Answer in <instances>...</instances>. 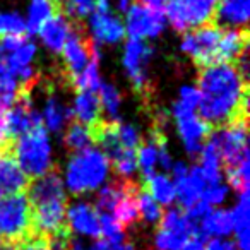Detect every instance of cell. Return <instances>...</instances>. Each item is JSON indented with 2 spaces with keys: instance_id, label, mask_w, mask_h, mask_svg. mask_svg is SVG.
Wrapping results in <instances>:
<instances>
[{
  "instance_id": "cell-10",
  "label": "cell",
  "mask_w": 250,
  "mask_h": 250,
  "mask_svg": "<svg viewBox=\"0 0 250 250\" xmlns=\"http://www.w3.org/2000/svg\"><path fill=\"white\" fill-rule=\"evenodd\" d=\"M195 110L185 106L184 103L177 101L173 104V115L178 125V132H180L182 139H184L185 149L192 158H199L202 151V146L206 144V141L209 139V136L212 134L211 127L202 120L201 117L194 113Z\"/></svg>"
},
{
  "instance_id": "cell-8",
  "label": "cell",
  "mask_w": 250,
  "mask_h": 250,
  "mask_svg": "<svg viewBox=\"0 0 250 250\" xmlns=\"http://www.w3.org/2000/svg\"><path fill=\"white\" fill-rule=\"evenodd\" d=\"M219 0H168L165 18L177 31H190L212 21V14Z\"/></svg>"
},
{
  "instance_id": "cell-20",
  "label": "cell",
  "mask_w": 250,
  "mask_h": 250,
  "mask_svg": "<svg viewBox=\"0 0 250 250\" xmlns=\"http://www.w3.org/2000/svg\"><path fill=\"white\" fill-rule=\"evenodd\" d=\"M231 229H233L231 212L229 211H211L204 219H202L195 238H201L206 242L209 236L228 235Z\"/></svg>"
},
{
  "instance_id": "cell-30",
  "label": "cell",
  "mask_w": 250,
  "mask_h": 250,
  "mask_svg": "<svg viewBox=\"0 0 250 250\" xmlns=\"http://www.w3.org/2000/svg\"><path fill=\"white\" fill-rule=\"evenodd\" d=\"M19 250H53L52 242H50L48 235H43V233H36L29 240H26Z\"/></svg>"
},
{
  "instance_id": "cell-1",
  "label": "cell",
  "mask_w": 250,
  "mask_h": 250,
  "mask_svg": "<svg viewBox=\"0 0 250 250\" xmlns=\"http://www.w3.org/2000/svg\"><path fill=\"white\" fill-rule=\"evenodd\" d=\"M247 55L238 63H214L199 70V110L212 132L247 122L249 77Z\"/></svg>"
},
{
  "instance_id": "cell-21",
  "label": "cell",
  "mask_w": 250,
  "mask_h": 250,
  "mask_svg": "<svg viewBox=\"0 0 250 250\" xmlns=\"http://www.w3.org/2000/svg\"><path fill=\"white\" fill-rule=\"evenodd\" d=\"M231 212L233 229L236 233V249L249 250V190L240 194V201Z\"/></svg>"
},
{
  "instance_id": "cell-13",
  "label": "cell",
  "mask_w": 250,
  "mask_h": 250,
  "mask_svg": "<svg viewBox=\"0 0 250 250\" xmlns=\"http://www.w3.org/2000/svg\"><path fill=\"white\" fill-rule=\"evenodd\" d=\"M250 0H219L212 14V24L223 29H247Z\"/></svg>"
},
{
  "instance_id": "cell-5",
  "label": "cell",
  "mask_w": 250,
  "mask_h": 250,
  "mask_svg": "<svg viewBox=\"0 0 250 250\" xmlns=\"http://www.w3.org/2000/svg\"><path fill=\"white\" fill-rule=\"evenodd\" d=\"M62 70L59 79L62 84L72 87V83L93 60H98V50L79 21H72L70 33L62 46Z\"/></svg>"
},
{
  "instance_id": "cell-12",
  "label": "cell",
  "mask_w": 250,
  "mask_h": 250,
  "mask_svg": "<svg viewBox=\"0 0 250 250\" xmlns=\"http://www.w3.org/2000/svg\"><path fill=\"white\" fill-rule=\"evenodd\" d=\"M192 236L185 214L178 209L163 212L158 223L156 249L158 250H182Z\"/></svg>"
},
{
  "instance_id": "cell-34",
  "label": "cell",
  "mask_w": 250,
  "mask_h": 250,
  "mask_svg": "<svg viewBox=\"0 0 250 250\" xmlns=\"http://www.w3.org/2000/svg\"><path fill=\"white\" fill-rule=\"evenodd\" d=\"M130 2L129 0H120V4H118V9H120L122 12H127V9H129Z\"/></svg>"
},
{
  "instance_id": "cell-33",
  "label": "cell",
  "mask_w": 250,
  "mask_h": 250,
  "mask_svg": "<svg viewBox=\"0 0 250 250\" xmlns=\"http://www.w3.org/2000/svg\"><path fill=\"white\" fill-rule=\"evenodd\" d=\"M139 2H141V4H144V5H147V7H151V9L161 11V9L167 5L168 0H139Z\"/></svg>"
},
{
  "instance_id": "cell-6",
  "label": "cell",
  "mask_w": 250,
  "mask_h": 250,
  "mask_svg": "<svg viewBox=\"0 0 250 250\" xmlns=\"http://www.w3.org/2000/svg\"><path fill=\"white\" fill-rule=\"evenodd\" d=\"M110 161L96 149H84L72 156L67 168V185L70 192L81 195L98 188L108 175Z\"/></svg>"
},
{
  "instance_id": "cell-36",
  "label": "cell",
  "mask_w": 250,
  "mask_h": 250,
  "mask_svg": "<svg viewBox=\"0 0 250 250\" xmlns=\"http://www.w3.org/2000/svg\"><path fill=\"white\" fill-rule=\"evenodd\" d=\"M0 249H2V238H0Z\"/></svg>"
},
{
  "instance_id": "cell-16",
  "label": "cell",
  "mask_w": 250,
  "mask_h": 250,
  "mask_svg": "<svg viewBox=\"0 0 250 250\" xmlns=\"http://www.w3.org/2000/svg\"><path fill=\"white\" fill-rule=\"evenodd\" d=\"M67 225L70 229L83 235L101 236L100 212L96 211V208L86 202L70 206V209L67 211Z\"/></svg>"
},
{
  "instance_id": "cell-9",
  "label": "cell",
  "mask_w": 250,
  "mask_h": 250,
  "mask_svg": "<svg viewBox=\"0 0 250 250\" xmlns=\"http://www.w3.org/2000/svg\"><path fill=\"white\" fill-rule=\"evenodd\" d=\"M153 55V48L143 40H129L125 45L124 65L129 74V79L132 83V87L139 98H143L147 106V101L151 98V84L147 81V63Z\"/></svg>"
},
{
  "instance_id": "cell-2",
  "label": "cell",
  "mask_w": 250,
  "mask_h": 250,
  "mask_svg": "<svg viewBox=\"0 0 250 250\" xmlns=\"http://www.w3.org/2000/svg\"><path fill=\"white\" fill-rule=\"evenodd\" d=\"M36 233L60 235L72 231L67 225V197L57 168L38 178H33L26 188Z\"/></svg>"
},
{
  "instance_id": "cell-29",
  "label": "cell",
  "mask_w": 250,
  "mask_h": 250,
  "mask_svg": "<svg viewBox=\"0 0 250 250\" xmlns=\"http://www.w3.org/2000/svg\"><path fill=\"white\" fill-rule=\"evenodd\" d=\"M225 197H226V187L221 184L208 185L201 194V201L209 206L221 204V202L225 201Z\"/></svg>"
},
{
  "instance_id": "cell-15",
  "label": "cell",
  "mask_w": 250,
  "mask_h": 250,
  "mask_svg": "<svg viewBox=\"0 0 250 250\" xmlns=\"http://www.w3.org/2000/svg\"><path fill=\"white\" fill-rule=\"evenodd\" d=\"M29 182L31 180L19 168L14 154L0 156V199L18 192H26Z\"/></svg>"
},
{
  "instance_id": "cell-26",
  "label": "cell",
  "mask_w": 250,
  "mask_h": 250,
  "mask_svg": "<svg viewBox=\"0 0 250 250\" xmlns=\"http://www.w3.org/2000/svg\"><path fill=\"white\" fill-rule=\"evenodd\" d=\"M98 96H100V101H101V108L106 110L108 115H110V122H117L122 98H120V94H118V91L115 89V86L101 83L100 89H98Z\"/></svg>"
},
{
  "instance_id": "cell-14",
  "label": "cell",
  "mask_w": 250,
  "mask_h": 250,
  "mask_svg": "<svg viewBox=\"0 0 250 250\" xmlns=\"http://www.w3.org/2000/svg\"><path fill=\"white\" fill-rule=\"evenodd\" d=\"M89 26L94 40L101 43H117L125 35L124 24L110 14V9H93Z\"/></svg>"
},
{
  "instance_id": "cell-4",
  "label": "cell",
  "mask_w": 250,
  "mask_h": 250,
  "mask_svg": "<svg viewBox=\"0 0 250 250\" xmlns=\"http://www.w3.org/2000/svg\"><path fill=\"white\" fill-rule=\"evenodd\" d=\"M19 168L24 175L33 180L52 170V149H50L48 134L45 125H38L28 134L19 137L12 149Z\"/></svg>"
},
{
  "instance_id": "cell-25",
  "label": "cell",
  "mask_w": 250,
  "mask_h": 250,
  "mask_svg": "<svg viewBox=\"0 0 250 250\" xmlns=\"http://www.w3.org/2000/svg\"><path fill=\"white\" fill-rule=\"evenodd\" d=\"M137 206H139V218H143L146 223H151V225H156L160 223L161 216H163V211H161L160 204L147 194L144 188L139 190V197H137Z\"/></svg>"
},
{
  "instance_id": "cell-22",
  "label": "cell",
  "mask_w": 250,
  "mask_h": 250,
  "mask_svg": "<svg viewBox=\"0 0 250 250\" xmlns=\"http://www.w3.org/2000/svg\"><path fill=\"white\" fill-rule=\"evenodd\" d=\"M144 190L151 195L156 202L168 206L173 202L175 199V185L167 175L153 173L151 177L144 178Z\"/></svg>"
},
{
  "instance_id": "cell-18",
  "label": "cell",
  "mask_w": 250,
  "mask_h": 250,
  "mask_svg": "<svg viewBox=\"0 0 250 250\" xmlns=\"http://www.w3.org/2000/svg\"><path fill=\"white\" fill-rule=\"evenodd\" d=\"M46 91H48V100H46L45 113H43L42 120H43V125H46L48 130L59 132L63 125H65V122L72 118V110H69V108L59 100V96L53 93V83H50V81H48V84H46Z\"/></svg>"
},
{
  "instance_id": "cell-31",
  "label": "cell",
  "mask_w": 250,
  "mask_h": 250,
  "mask_svg": "<svg viewBox=\"0 0 250 250\" xmlns=\"http://www.w3.org/2000/svg\"><path fill=\"white\" fill-rule=\"evenodd\" d=\"M206 250H236V245L228 240H219V238H212L208 242Z\"/></svg>"
},
{
  "instance_id": "cell-3",
  "label": "cell",
  "mask_w": 250,
  "mask_h": 250,
  "mask_svg": "<svg viewBox=\"0 0 250 250\" xmlns=\"http://www.w3.org/2000/svg\"><path fill=\"white\" fill-rule=\"evenodd\" d=\"M36 235L31 206L26 192L0 199V238L2 242L21 247Z\"/></svg>"
},
{
  "instance_id": "cell-17",
  "label": "cell",
  "mask_w": 250,
  "mask_h": 250,
  "mask_svg": "<svg viewBox=\"0 0 250 250\" xmlns=\"http://www.w3.org/2000/svg\"><path fill=\"white\" fill-rule=\"evenodd\" d=\"M70 26H72V21L67 19L63 14H53L52 18L46 19L42 24V28L38 29V35L42 36L43 43L52 52L60 53L70 33Z\"/></svg>"
},
{
  "instance_id": "cell-7",
  "label": "cell",
  "mask_w": 250,
  "mask_h": 250,
  "mask_svg": "<svg viewBox=\"0 0 250 250\" xmlns=\"http://www.w3.org/2000/svg\"><path fill=\"white\" fill-rule=\"evenodd\" d=\"M221 38L223 28L208 22V24H202L185 33L182 40V52L190 57L192 62L199 69L214 65V63H219Z\"/></svg>"
},
{
  "instance_id": "cell-24",
  "label": "cell",
  "mask_w": 250,
  "mask_h": 250,
  "mask_svg": "<svg viewBox=\"0 0 250 250\" xmlns=\"http://www.w3.org/2000/svg\"><path fill=\"white\" fill-rule=\"evenodd\" d=\"M63 143H65L67 149L72 151V153H79V151L89 149V146H93L89 129L81 122H72L69 125V129L63 136Z\"/></svg>"
},
{
  "instance_id": "cell-11",
  "label": "cell",
  "mask_w": 250,
  "mask_h": 250,
  "mask_svg": "<svg viewBox=\"0 0 250 250\" xmlns=\"http://www.w3.org/2000/svg\"><path fill=\"white\" fill-rule=\"evenodd\" d=\"M125 16H127L125 31L132 40L154 38L163 31L165 22H167L163 11L151 9L141 2L130 4Z\"/></svg>"
},
{
  "instance_id": "cell-27",
  "label": "cell",
  "mask_w": 250,
  "mask_h": 250,
  "mask_svg": "<svg viewBox=\"0 0 250 250\" xmlns=\"http://www.w3.org/2000/svg\"><path fill=\"white\" fill-rule=\"evenodd\" d=\"M26 33V22L18 14H0V38L21 36Z\"/></svg>"
},
{
  "instance_id": "cell-35",
  "label": "cell",
  "mask_w": 250,
  "mask_h": 250,
  "mask_svg": "<svg viewBox=\"0 0 250 250\" xmlns=\"http://www.w3.org/2000/svg\"><path fill=\"white\" fill-rule=\"evenodd\" d=\"M2 154H5V151H4V147H2V143H0V156H2Z\"/></svg>"
},
{
  "instance_id": "cell-19",
  "label": "cell",
  "mask_w": 250,
  "mask_h": 250,
  "mask_svg": "<svg viewBox=\"0 0 250 250\" xmlns=\"http://www.w3.org/2000/svg\"><path fill=\"white\" fill-rule=\"evenodd\" d=\"M101 111H103V108H101L98 91H81V93H77L72 115L79 118L81 124L89 127V125L100 122L103 118Z\"/></svg>"
},
{
  "instance_id": "cell-32",
  "label": "cell",
  "mask_w": 250,
  "mask_h": 250,
  "mask_svg": "<svg viewBox=\"0 0 250 250\" xmlns=\"http://www.w3.org/2000/svg\"><path fill=\"white\" fill-rule=\"evenodd\" d=\"M182 250H206V242L204 240H201V238H190L187 242V245L184 247Z\"/></svg>"
},
{
  "instance_id": "cell-23",
  "label": "cell",
  "mask_w": 250,
  "mask_h": 250,
  "mask_svg": "<svg viewBox=\"0 0 250 250\" xmlns=\"http://www.w3.org/2000/svg\"><path fill=\"white\" fill-rule=\"evenodd\" d=\"M53 14H60L55 5V0H31L26 31L38 33V29L42 28L43 22L52 18Z\"/></svg>"
},
{
  "instance_id": "cell-28",
  "label": "cell",
  "mask_w": 250,
  "mask_h": 250,
  "mask_svg": "<svg viewBox=\"0 0 250 250\" xmlns=\"http://www.w3.org/2000/svg\"><path fill=\"white\" fill-rule=\"evenodd\" d=\"M117 134H118V141H120V144L125 147V149H134V151L139 149L143 139H141L139 132L134 129L132 125L120 124V122H118L117 124Z\"/></svg>"
}]
</instances>
